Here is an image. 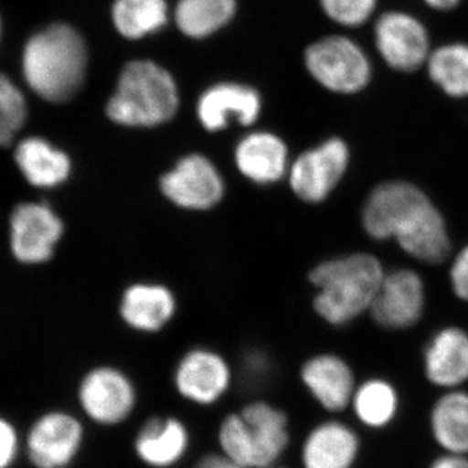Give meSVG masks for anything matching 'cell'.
<instances>
[{
    "instance_id": "cell-1",
    "label": "cell",
    "mask_w": 468,
    "mask_h": 468,
    "mask_svg": "<svg viewBox=\"0 0 468 468\" xmlns=\"http://www.w3.org/2000/svg\"><path fill=\"white\" fill-rule=\"evenodd\" d=\"M362 223L372 239H397L403 250L426 263H441L451 252L442 215L415 185H378L365 203Z\"/></svg>"
},
{
    "instance_id": "cell-2",
    "label": "cell",
    "mask_w": 468,
    "mask_h": 468,
    "mask_svg": "<svg viewBox=\"0 0 468 468\" xmlns=\"http://www.w3.org/2000/svg\"><path fill=\"white\" fill-rule=\"evenodd\" d=\"M88 50L82 37L66 24L34 34L23 55L27 85L38 97L61 103L75 97L84 82Z\"/></svg>"
},
{
    "instance_id": "cell-3",
    "label": "cell",
    "mask_w": 468,
    "mask_h": 468,
    "mask_svg": "<svg viewBox=\"0 0 468 468\" xmlns=\"http://www.w3.org/2000/svg\"><path fill=\"white\" fill-rule=\"evenodd\" d=\"M384 276L378 258L363 252L323 261L310 275L319 289L314 307L329 324H347L369 311Z\"/></svg>"
},
{
    "instance_id": "cell-4",
    "label": "cell",
    "mask_w": 468,
    "mask_h": 468,
    "mask_svg": "<svg viewBox=\"0 0 468 468\" xmlns=\"http://www.w3.org/2000/svg\"><path fill=\"white\" fill-rule=\"evenodd\" d=\"M177 109L174 77L154 61L137 60L122 69L106 112L115 124L153 128L168 122Z\"/></svg>"
},
{
    "instance_id": "cell-5",
    "label": "cell",
    "mask_w": 468,
    "mask_h": 468,
    "mask_svg": "<svg viewBox=\"0 0 468 468\" xmlns=\"http://www.w3.org/2000/svg\"><path fill=\"white\" fill-rule=\"evenodd\" d=\"M289 440L285 412L261 399L228 414L218 433L221 452L245 468H272L288 449Z\"/></svg>"
},
{
    "instance_id": "cell-6",
    "label": "cell",
    "mask_w": 468,
    "mask_h": 468,
    "mask_svg": "<svg viewBox=\"0 0 468 468\" xmlns=\"http://www.w3.org/2000/svg\"><path fill=\"white\" fill-rule=\"evenodd\" d=\"M310 76L326 90L356 95L371 85L374 66L358 41L343 36H326L311 43L303 55Z\"/></svg>"
},
{
    "instance_id": "cell-7",
    "label": "cell",
    "mask_w": 468,
    "mask_h": 468,
    "mask_svg": "<svg viewBox=\"0 0 468 468\" xmlns=\"http://www.w3.org/2000/svg\"><path fill=\"white\" fill-rule=\"evenodd\" d=\"M374 43L381 60L399 73L423 69L433 50L423 21L401 9H389L375 18Z\"/></svg>"
},
{
    "instance_id": "cell-8",
    "label": "cell",
    "mask_w": 468,
    "mask_h": 468,
    "mask_svg": "<svg viewBox=\"0 0 468 468\" xmlns=\"http://www.w3.org/2000/svg\"><path fill=\"white\" fill-rule=\"evenodd\" d=\"M137 399L133 381L112 366L92 368L79 387L82 411L101 427H115L128 420L137 408Z\"/></svg>"
},
{
    "instance_id": "cell-9",
    "label": "cell",
    "mask_w": 468,
    "mask_h": 468,
    "mask_svg": "<svg viewBox=\"0 0 468 468\" xmlns=\"http://www.w3.org/2000/svg\"><path fill=\"white\" fill-rule=\"evenodd\" d=\"M160 192L177 207L207 211L223 199L226 184L217 165L202 154H189L160 178Z\"/></svg>"
},
{
    "instance_id": "cell-10",
    "label": "cell",
    "mask_w": 468,
    "mask_h": 468,
    "mask_svg": "<svg viewBox=\"0 0 468 468\" xmlns=\"http://www.w3.org/2000/svg\"><path fill=\"white\" fill-rule=\"evenodd\" d=\"M349 160V146L343 138L332 137L304 151L289 168L292 193L303 202L324 201L344 177Z\"/></svg>"
},
{
    "instance_id": "cell-11",
    "label": "cell",
    "mask_w": 468,
    "mask_h": 468,
    "mask_svg": "<svg viewBox=\"0 0 468 468\" xmlns=\"http://www.w3.org/2000/svg\"><path fill=\"white\" fill-rule=\"evenodd\" d=\"M84 437L79 419L64 411L48 412L27 433V458L37 468H68L81 451Z\"/></svg>"
},
{
    "instance_id": "cell-12",
    "label": "cell",
    "mask_w": 468,
    "mask_h": 468,
    "mask_svg": "<svg viewBox=\"0 0 468 468\" xmlns=\"http://www.w3.org/2000/svg\"><path fill=\"white\" fill-rule=\"evenodd\" d=\"M63 232L60 218L43 203H23L12 212V251L21 263L41 264L50 260Z\"/></svg>"
},
{
    "instance_id": "cell-13",
    "label": "cell",
    "mask_w": 468,
    "mask_h": 468,
    "mask_svg": "<svg viewBox=\"0 0 468 468\" xmlns=\"http://www.w3.org/2000/svg\"><path fill=\"white\" fill-rule=\"evenodd\" d=\"M232 369L226 359L209 349L185 354L176 367V389L186 401L211 406L220 401L232 384Z\"/></svg>"
},
{
    "instance_id": "cell-14",
    "label": "cell",
    "mask_w": 468,
    "mask_h": 468,
    "mask_svg": "<svg viewBox=\"0 0 468 468\" xmlns=\"http://www.w3.org/2000/svg\"><path fill=\"white\" fill-rule=\"evenodd\" d=\"M424 301L426 294L420 276L411 270H397L385 273L369 313L384 328L405 329L420 319Z\"/></svg>"
},
{
    "instance_id": "cell-15",
    "label": "cell",
    "mask_w": 468,
    "mask_h": 468,
    "mask_svg": "<svg viewBox=\"0 0 468 468\" xmlns=\"http://www.w3.org/2000/svg\"><path fill=\"white\" fill-rule=\"evenodd\" d=\"M261 112L260 92L250 86L218 84L203 92L197 104V115L203 128L220 132L230 122L249 126L254 124Z\"/></svg>"
},
{
    "instance_id": "cell-16",
    "label": "cell",
    "mask_w": 468,
    "mask_h": 468,
    "mask_svg": "<svg viewBox=\"0 0 468 468\" xmlns=\"http://www.w3.org/2000/svg\"><path fill=\"white\" fill-rule=\"evenodd\" d=\"M234 163L243 177L258 185H271L289 174L288 146L279 135L254 132L245 135L234 149Z\"/></svg>"
},
{
    "instance_id": "cell-17",
    "label": "cell",
    "mask_w": 468,
    "mask_h": 468,
    "mask_svg": "<svg viewBox=\"0 0 468 468\" xmlns=\"http://www.w3.org/2000/svg\"><path fill=\"white\" fill-rule=\"evenodd\" d=\"M189 446V430L180 419L153 417L138 430L133 448L144 466L174 468L184 460Z\"/></svg>"
},
{
    "instance_id": "cell-18",
    "label": "cell",
    "mask_w": 468,
    "mask_h": 468,
    "mask_svg": "<svg viewBox=\"0 0 468 468\" xmlns=\"http://www.w3.org/2000/svg\"><path fill=\"white\" fill-rule=\"evenodd\" d=\"M301 378L314 399L328 411H343L353 401L356 389L353 371L340 356H313L302 367Z\"/></svg>"
},
{
    "instance_id": "cell-19",
    "label": "cell",
    "mask_w": 468,
    "mask_h": 468,
    "mask_svg": "<svg viewBox=\"0 0 468 468\" xmlns=\"http://www.w3.org/2000/svg\"><path fill=\"white\" fill-rule=\"evenodd\" d=\"M177 309L174 292L167 286L138 282L129 286L120 301V315L134 331L153 334L171 322Z\"/></svg>"
},
{
    "instance_id": "cell-20",
    "label": "cell",
    "mask_w": 468,
    "mask_h": 468,
    "mask_svg": "<svg viewBox=\"0 0 468 468\" xmlns=\"http://www.w3.org/2000/svg\"><path fill=\"white\" fill-rule=\"evenodd\" d=\"M359 440L341 421H325L314 428L302 448L303 468H351L358 457Z\"/></svg>"
},
{
    "instance_id": "cell-21",
    "label": "cell",
    "mask_w": 468,
    "mask_h": 468,
    "mask_svg": "<svg viewBox=\"0 0 468 468\" xmlns=\"http://www.w3.org/2000/svg\"><path fill=\"white\" fill-rule=\"evenodd\" d=\"M431 383L460 387L468 380V335L460 328H445L432 338L424 354Z\"/></svg>"
},
{
    "instance_id": "cell-22",
    "label": "cell",
    "mask_w": 468,
    "mask_h": 468,
    "mask_svg": "<svg viewBox=\"0 0 468 468\" xmlns=\"http://www.w3.org/2000/svg\"><path fill=\"white\" fill-rule=\"evenodd\" d=\"M15 159L27 183L37 187H55L66 183L72 163L64 151L43 138H27L18 144Z\"/></svg>"
},
{
    "instance_id": "cell-23",
    "label": "cell",
    "mask_w": 468,
    "mask_h": 468,
    "mask_svg": "<svg viewBox=\"0 0 468 468\" xmlns=\"http://www.w3.org/2000/svg\"><path fill=\"white\" fill-rule=\"evenodd\" d=\"M431 431L436 442L451 454H468V393L452 390L433 406Z\"/></svg>"
},
{
    "instance_id": "cell-24",
    "label": "cell",
    "mask_w": 468,
    "mask_h": 468,
    "mask_svg": "<svg viewBox=\"0 0 468 468\" xmlns=\"http://www.w3.org/2000/svg\"><path fill=\"white\" fill-rule=\"evenodd\" d=\"M427 75L452 100L468 98V43L448 42L433 48L426 64Z\"/></svg>"
},
{
    "instance_id": "cell-25",
    "label": "cell",
    "mask_w": 468,
    "mask_h": 468,
    "mask_svg": "<svg viewBox=\"0 0 468 468\" xmlns=\"http://www.w3.org/2000/svg\"><path fill=\"white\" fill-rule=\"evenodd\" d=\"M236 0H180L176 24L185 36L206 38L232 20Z\"/></svg>"
},
{
    "instance_id": "cell-26",
    "label": "cell",
    "mask_w": 468,
    "mask_h": 468,
    "mask_svg": "<svg viewBox=\"0 0 468 468\" xmlns=\"http://www.w3.org/2000/svg\"><path fill=\"white\" fill-rule=\"evenodd\" d=\"M167 11L165 0H116L113 26L125 38L141 39L165 27Z\"/></svg>"
},
{
    "instance_id": "cell-27",
    "label": "cell",
    "mask_w": 468,
    "mask_h": 468,
    "mask_svg": "<svg viewBox=\"0 0 468 468\" xmlns=\"http://www.w3.org/2000/svg\"><path fill=\"white\" fill-rule=\"evenodd\" d=\"M351 405L363 424L371 428H383L396 417L399 396L392 384L380 378H372L356 388Z\"/></svg>"
},
{
    "instance_id": "cell-28",
    "label": "cell",
    "mask_w": 468,
    "mask_h": 468,
    "mask_svg": "<svg viewBox=\"0 0 468 468\" xmlns=\"http://www.w3.org/2000/svg\"><path fill=\"white\" fill-rule=\"evenodd\" d=\"M27 116V101L7 77L0 75V146H9Z\"/></svg>"
},
{
    "instance_id": "cell-29",
    "label": "cell",
    "mask_w": 468,
    "mask_h": 468,
    "mask_svg": "<svg viewBox=\"0 0 468 468\" xmlns=\"http://www.w3.org/2000/svg\"><path fill=\"white\" fill-rule=\"evenodd\" d=\"M378 2L380 0H319V5L329 20L347 29H356L375 17Z\"/></svg>"
},
{
    "instance_id": "cell-30",
    "label": "cell",
    "mask_w": 468,
    "mask_h": 468,
    "mask_svg": "<svg viewBox=\"0 0 468 468\" xmlns=\"http://www.w3.org/2000/svg\"><path fill=\"white\" fill-rule=\"evenodd\" d=\"M18 437L15 427L0 418V468H8L16 458Z\"/></svg>"
},
{
    "instance_id": "cell-31",
    "label": "cell",
    "mask_w": 468,
    "mask_h": 468,
    "mask_svg": "<svg viewBox=\"0 0 468 468\" xmlns=\"http://www.w3.org/2000/svg\"><path fill=\"white\" fill-rule=\"evenodd\" d=\"M451 280L452 291L461 300L468 301V246L452 263Z\"/></svg>"
},
{
    "instance_id": "cell-32",
    "label": "cell",
    "mask_w": 468,
    "mask_h": 468,
    "mask_svg": "<svg viewBox=\"0 0 468 468\" xmlns=\"http://www.w3.org/2000/svg\"><path fill=\"white\" fill-rule=\"evenodd\" d=\"M193 468H245L237 464L236 462L230 461L223 452H209L203 455L198 462L194 464Z\"/></svg>"
},
{
    "instance_id": "cell-33",
    "label": "cell",
    "mask_w": 468,
    "mask_h": 468,
    "mask_svg": "<svg viewBox=\"0 0 468 468\" xmlns=\"http://www.w3.org/2000/svg\"><path fill=\"white\" fill-rule=\"evenodd\" d=\"M431 468H468V458L466 455L448 454L433 462Z\"/></svg>"
},
{
    "instance_id": "cell-34",
    "label": "cell",
    "mask_w": 468,
    "mask_h": 468,
    "mask_svg": "<svg viewBox=\"0 0 468 468\" xmlns=\"http://www.w3.org/2000/svg\"><path fill=\"white\" fill-rule=\"evenodd\" d=\"M423 3L433 11L452 12L460 7L462 0H423Z\"/></svg>"
},
{
    "instance_id": "cell-35",
    "label": "cell",
    "mask_w": 468,
    "mask_h": 468,
    "mask_svg": "<svg viewBox=\"0 0 468 468\" xmlns=\"http://www.w3.org/2000/svg\"><path fill=\"white\" fill-rule=\"evenodd\" d=\"M0 36H2V21H0Z\"/></svg>"
},
{
    "instance_id": "cell-36",
    "label": "cell",
    "mask_w": 468,
    "mask_h": 468,
    "mask_svg": "<svg viewBox=\"0 0 468 468\" xmlns=\"http://www.w3.org/2000/svg\"><path fill=\"white\" fill-rule=\"evenodd\" d=\"M280 468V467H279Z\"/></svg>"
}]
</instances>
